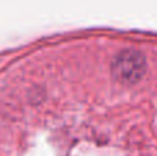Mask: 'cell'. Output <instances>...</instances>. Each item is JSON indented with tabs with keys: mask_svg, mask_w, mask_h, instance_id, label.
<instances>
[{
	"mask_svg": "<svg viewBox=\"0 0 157 156\" xmlns=\"http://www.w3.org/2000/svg\"><path fill=\"white\" fill-rule=\"evenodd\" d=\"M146 71V61L142 53L136 50H124L114 57L112 62V73L124 84L139 82Z\"/></svg>",
	"mask_w": 157,
	"mask_h": 156,
	"instance_id": "cell-1",
	"label": "cell"
}]
</instances>
